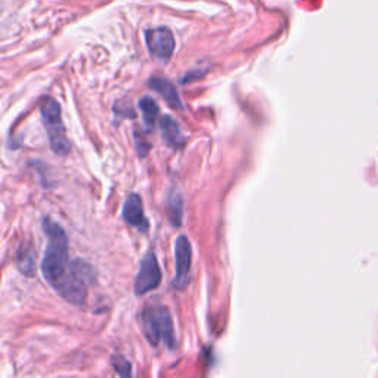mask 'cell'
<instances>
[{
	"label": "cell",
	"mask_w": 378,
	"mask_h": 378,
	"mask_svg": "<svg viewBox=\"0 0 378 378\" xmlns=\"http://www.w3.org/2000/svg\"><path fill=\"white\" fill-rule=\"evenodd\" d=\"M43 232L48 247L41 260V272L56 293L68 303L82 304L86 301L87 285L95 280L93 269L82 260H68V238L60 223L49 217L43 219Z\"/></svg>",
	"instance_id": "cell-1"
},
{
	"label": "cell",
	"mask_w": 378,
	"mask_h": 378,
	"mask_svg": "<svg viewBox=\"0 0 378 378\" xmlns=\"http://www.w3.org/2000/svg\"><path fill=\"white\" fill-rule=\"evenodd\" d=\"M142 328L145 336L152 346L159 341L164 343L169 348L176 347V337H174L173 319L169 309L163 304H150L142 313Z\"/></svg>",
	"instance_id": "cell-2"
},
{
	"label": "cell",
	"mask_w": 378,
	"mask_h": 378,
	"mask_svg": "<svg viewBox=\"0 0 378 378\" xmlns=\"http://www.w3.org/2000/svg\"><path fill=\"white\" fill-rule=\"evenodd\" d=\"M40 114L41 122L46 127V132L51 141V148L60 155H67L71 150V143L67 138L65 127L63 123L61 115V105L58 100L46 96L40 104Z\"/></svg>",
	"instance_id": "cell-3"
},
{
	"label": "cell",
	"mask_w": 378,
	"mask_h": 378,
	"mask_svg": "<svg viewBox=\"0 0 378 378\" xmlns=\"http://www.w3.org/2000/svg\"><path fill=\"white\" fill-rule=\"evenodd\" d=\"M145 41H147L150 53L159 63H169L176 46L173 33L166 27L151 28L145 32Z\"/></svg>",
	"instance_id": "cell-4"
},
{
	"label": "cell",
	"mask_w": 378,
	"mask_h": 378,
	"mask_svg": "<svg viewBox=\"0 0 378 378\" xmlns=\"http://www.w3.org/2000/svg\"><path fill=\"white\" fill-rule=\"evenodd\" d=\"M159 282H162V271H159L157 256L155 253H148L141 261L135 280V293L136 296H145L158 288Z\"/></svg>",
	"instance_id": "cell-5"
},
{
	"label": "cell",
	"mask_w": 378,
	"mask_h": 378,
	"mask_svg": "<svg viewBox=\"0 0 378 378\" xmlns=\"http://www.w3.org/2000/svg\"><path fill=\"white\" fill-rule=\"evenodd\" d=\"M174 256H176V276H174L173 285L176 288H185L191 280V266H193V249L191 242L181 235L174 245Z\"/></svg>",
	"instance_id": "cell-6"
},
{
	"label": "cell",
	"mask_w": 378,
	"mask_h": 378,
	"mask_svg": "<svg viewBox=\"0 0 378 378\" xmlns=\"http://www.w3.org/2000/svg\"><path fill=\"white\" fill-rule=\"evenodd\" d=\"M123 219L127 225L133 226L139 230L147 232L150 228V223L145 217L143 213V204L142 198L138 194H130L123 206Z\"/></svg>",
	"instance_id": "cell-7"
},
{
	"label": "cell",
	"mask_w": 378,
	"mask_h": 378,
	"mask_svg": "<svg viewBox=\"0 0 378 378\" xmlns=\"http://www.w3.org/2000/svg\"><path fill=\"white\" fill-rule=\"evenodd\" d=\"M150 87L151 89H154L155 92H158L159 95H162L164 98L166 103L174 108V110H182L183 108V104L181 100V96L178 93V89L174 87V84L167 80V79H163V77H154L150 80Z\"/></svg>",
	"instance_id": "cell-8"
},
{
	"label": "cell",
	"mask_w": 378,
	"mask_h": 378,
	"mask_svg": "<svg viewBox=\"0 0 378 378\" xmlns=\"http://www.w3.org/2000/svg\"><path fill=\"white\" fill-rule=\"evenodd\" d=\"M159 127H162L163 136L166 139V142L170 145L171 148H179L182 147V143L185 141V136L182 135L181 129L178 126V123L174 122L169 115L162 119V123H159Z\"/></svg>",
	"instance_id": "cell-9"
},
{
	"label": "cell",
	"mask_w": 378,
	"mask_h": 378,
	"mask_svg": "<svg viewBox=\"0 0 378 378\" xmlns=\"http://www.w3.org/2000/svg\"><path fill=\"white\" fill-rule=\"evenodd\" d=\"M139 108L142 111L145 124H147L148 127H154L157 120H158V115H159V108H158L155 100L150 96H145L139 100Z\"/></svg>",
	"instance_id": "cell-10"
},
{
	"label": "cell",
	"mask_w": 378,
	"mask_h": 378,
	"mask_svg": "<svg viewBox=\"0 0 378 378\" xmlns=\"http://www.w3.org/2000/svg\"><path fill=\"white\" fill-rule=\"evenodd\" d=\"M182 198L178 193H173L167 198V213L169 219L174 223V226H179L182 222Z\"/></svg>",
	"instance_id": "cell-11"
},
{
	"label": "cell",
	"mask_w": 378,
	"mask_h": 378,
	"mask_svg": "<svg viewBox=\"0 0 378 378\" xmlns=\"http://www.w3.org/2000/svg\"><path fill=\"white\" fill-rule=\"evenodd\" d=\"M112 362H114V370L119 375H122V377L132 375V368H130V363L123 356L115 355L112 358Z\"/></svg>",
	"instance_id": "cell-12"
}]
</instances>
